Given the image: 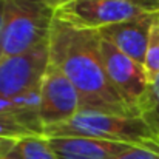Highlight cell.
Segmentation results:
<instances>
[{
    "instance_id": "277c9868",
    "label": "cell",
    "mask_w": 159,
    "mask_h": 159,
    "mask_svg": "<svg viewBox=\"0 0 159 159\" xmlns=\"http://www.w3.org/2000/svg\"><path fill=\"white\" fill-rule=\"evenodd\" d=\"M99 47L110 82L120 94L124 102L139 116H142L152 88V79L145 66L120 53L113 43L101 36Z\"/></svg>"
},
{
    "instance_id": "5bb4252c",
    "label": "cell",
    "mask_w": 159,
    "mask_h": 159,
    "mask_svg": "<svg viewBox=\"0 0 159 159\" xmlns=\"http://www.w3.org/2000/svg\"><path fill=\"white\" fill-rule=\"evenodd\" d=\"M0 159H22L20 152L17 148V141L5 139L0 147Z\"/></svg>"
},
{
    "instance_id": "ac0fdd59",
    "label": "cell",
    "mask_w": 159,
    "mask_h": 159,
    "mask_svg": "<svg viewBox=\"0 0 159 159\" xmlns=\"http://www.w3.org/2000/svg\"><path fill=\"white\" fill-rule=\"evenodd\" d=\"M3 141H5V139H0V147H2V144H3Z\"/></svg>"
},
{
    "instance_id": "5b68a950",
    "label": "cell",
    "mask_w": 159,
    "mask_h": 159,
    "mask_svg": "<svg viewBox=\"0 0 159 159\" xmlns=\"http://www.w3.org/2000/svg\"><path fill=\"white\" fill-rule=\"evenodd\" d=\"M147 12L127 0H73L57 9L54 17L77 30L99 31Z\"/></svg>"
},
{
    "instance_id": "2e32d148",
    "label": "cell",
    "mask_w": 159,
    "mask_h": 159,
    "mask_svg": "<svg viewBox=\"0 0 159 159\" xmlns=\"http://www.w3.org/2000/svg\"><path fill=\"white\" fill-rule=\"evenodd\" d=\"M48 8H51L54 12L57 11V9H60L62 6H65V5H68L70 2H73V0H42Z\"/></svg>"
},
{
    "instance_id": "9a60e30c",
    "label": "cell",
    "mask_w": 159,
    "mask_h": 159,
    "mask_svg": "<svg viewBox=\"0 0 159 159\" xmlns=\"http://www.w3.org/2000/svg\"><path fill=\"white\" fill-rule=\"evenodd\" d=\"M131 2L141 8H144L148 12H159V0H127Z\"/></svg>"
},
{
    "instance_id": "e0dca14e",
    "label": "cell",
    "mask_w": 159,
    "mask_h": 159,
    "mask_svg": "<svg viewBox=\"0 0 159 159\" xmlns=\"http://www.w3.org/2000/svg\"><path fill=\"white\" fill-rule=\"evenodd\" d=\"M3 25H5V0H0V43L3 36Z\"/></svg>"
},
{
    "instance_id": "7a4b0ae2",
    "label": "cell",
    "mask_w": 159,
    "mask_h": 159,
    "mask_svg": "<svg viewBox=\"0 0 159 159\" xmlns=\"http://www.w3.org/2000/svg\"><path fill=\"white\" fill-rule=\"evenodd\" d=\"M45 136H87L130 145L159 147V136L144 116L80 110L70 120L45 128Z\"/></svg>"
},
{
    "instance_id": "8992f818",
    "label": "cell",
    "mask_w": 159,
    "mask_h": 159,
    "mask_svg": "<svg viewBox=\"0 0 159 159\" xmlns=\"http://www.w3.org/2000/svg\"><path fill=\"white\" fill-rule=\"evenodd\" d=\"M84 108L82 98L62 70L50 63L40 82L39 116L43 127L70 120Z\"/></svg>"
},
{
    "instance_id": "52a82bcc",
    "label": "cell",
    "mask_w": 159,
    "mask_h": 159,
    "mask_svg": "<svg viewBox=\"0 0 159 159\" xmlns=\"http://www.w3.org/2000/svg\"><path fill=\"white\" fill-rule=\"evenodd\" d=\"M50 65V42L0 62V99L40 88Z\"/></svg>"
},
{
    "instance_id": "3957f363",
    "label": "cell",
    "mask_w": 159,
    "mask_h": 159,
    "mask_svg": "<svg viewBox=\"0 0 159 159\" xmlns=\"http://www.w3.org/2000/svg\"><path fill=\"white\" fill-rule=\"evenodd\" d=\"M54 11L42 0H5L0 62L50 42Z\"/></svg>"
},
{
    "instance_id": "6da1fadb",
    "label": "cell",
    "mask_w": 159,
    "mask_h": 159,
    "mask_svg": "<svg viewBox=\"0 0 159 159\" xmlns=\"http://www.w3.org/2000/svg\"><path fill=\"white\" fill-rule=\"evenodd\" d=\"M50 63L73 82L82 98V110L120 116H139L124 102L108 79L98 31L73 28L54 17L50 36Z\"/></svg>"
},
{
    "instance_id": "ba28073f",
    "label": "cell",
    "mask_w": 159,
    "mask_h": 159,
    "mask_svg": "<svg viewBox=\"0 0 159 159\" xmlns=\"http://www.w3.org/2000/svg\"><path fill=\"white\" fill-rule=\"evenodd\" d=\"M159 12H147L131 20H125L98 31V34L113 43L120 53L144 65L152 25Z\"/></svg>"
},
{
    "instance_id": "8fae6325",
    "label": "cell",
    "mask_w": 159,
    "mask_h": 159,
    "mask_svg": "<svg viewBox=\"0 0 159 159\" xmlns=\"http://www.w3.org/2000/svg\"><path fill=\"white\" fill-rule=\"evenodd\" d=\"M144 66H145V70H147L152 80L159 74V14H156L155 22L152 25Z\"/></svg>"
},
{
    "instance_id": "9c48e42d",
    "label": "cell",
    "mask_w": 159,
    "mask_h": 159,
    "mask_svg": "<svg viewBox=\"0 0 159 159\" xmlns=\"http://www.w3.org/2000/svg\"><path fill=\"white\" fill-rule=\"evenodd\" d=\"M57 159H117L130 144L87 136H47Z\"/></svg>"
},
{
    "instance_id": "30bf717a",
    "label": "cell",
    "mask_w": 159,
    "mask_h": 159,
    "mask_svg": "<svg viewBox=\"0 0 159 159\" xmlns=\"http://www.w3.org/2000/svg\"><path fill=\"white\" fill-rule=\"evenodd\" d=\"M22 159H57L45 134L26 136L17 141Z\"/></svg>"
},
{
    "instance_id": "7c38bea8",
    "label": "cell",
    "mask_w": 159,
    "mask_h": 159,
    "mask_svg": "<svg viewBox=\"0 0 159 159\" xmlns=\"http://www.w3.org/2000/svg\"><path fill=\"white\" fill-rule=\"evenodd\" d=\"M142 116L147 119V122L153 127V130L159 136V74L152 80L148 102H147V107Z\"/></svg>"
},
{
    "instance_id": "4fadbf2b",
    "label": "cell",
    "mask_w": 159,
    "mask_h": 159,
    "mask_svg": "<svg viewBox=\"0 0 159 159\" xmlns=\"http://www.w3.org/2000/svg\"><path fill=\"white\" fill-rule=\"evenodd\" d=\"M117 159H159V147L133 145Z\"/></svg>"
}]
</instances>
